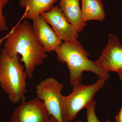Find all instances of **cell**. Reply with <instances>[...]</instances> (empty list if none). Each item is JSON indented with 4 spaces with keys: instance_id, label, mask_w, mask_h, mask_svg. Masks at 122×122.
<instances>
[{
    "instance_id": "cell-15",
    "label": "cell",
    "mask_w": 122,
    "mask_h": 122,
    "mask_svg": "<svg viewBox=\"0 0 122 122\" xmlns=\"http://www.w3.org/2000/svg\"><path fill=\"white\" fill-rule=\"evenodd\" d=\"M116 122H122V105L117 115L115 117Z\"/></svg>"
},
{
    "instance_id": "cell-19",
    "label": "cell",
    "mask_w": 122,
    "mask_h": 122,
    "mask_svg": "<svg viewBox=\"0 0 122 122\" xmlns=\"http://www.w3.org/2000/svg\"><path fill=\"white\" fill-rule=\"evenodd\" d=\"M76 122H81V121H80V120H78Z\"/></svg>"
},
{
    "instance_id": "cell-17",
    "label": "cell",
    "mask_w": 122,
    "mask_h": 122,
    "mask_svg": "<svg viewBox=\"0 0 122 122\" xmlns=\"http://www.w3.org/2000/svg\"><path fill=\"white\" fill-rule=\"evenodd\" d=\"M8 35V33L5 35V36H4V37H2V38L0 39V46L1 45L2 42L4 41L5 40H6Z\"/></svg>"
},
{
    "instance_id": "cell-8",
    "label": "cell",
    "mask_w": 122,
    "mask_h": 122,
    "mask_svg": "<svg viewBox=\"0 0 122 122\" xmlns=\"http://www.w3.org/2000/svg\"><path fill=\"white\" fill-rule=\"evenodd\" d=\"M49 24L59 38L64 42L77 40L78 32L75 26L68 22L58 6L41 15Z\"/></svg>"
},
{
    "instance_id": "cell-6",
    "label": "cell",
    "mask_w": 122,
    "mask_h": 122,
    "mask_svg": "<svg viewBox=\"0 0 122 122\" xmlns=\"http://www.w3.org/2000/svg\"><path fill=\"white\" fill-rule=\"evenodd\" d=\"M11 115V122H47L50 115L37 97L21 102Z\"/></svg>"
},
{
    "instance_id": "cell-14",
    "label": "cell",
    "mask_w": 122,
    "mask_h": 122,
    "mask_svg": "<svg viewBox=\"0 0 122 122\" xmlns=\"http://www.w3.org/2000/svg\"><path fill=\"white\" fill-rule=\"evenodd\" d=\"M9 1L10 0H0V32L5 31L7 29L6 19L3 13V9Z\"/></svg>"
},
{
    "instance_id": "cell-10",
    "label": "cell",
    "mask_w": 122,
    "mask_h": 122,
    "mask_svg": "<svg viewBox=\"0 0 122 122\" xmlns=\"http://www.w3.org/2000/svg\"><path fill=\"white\" fill-rule=\"evenodd\" d=\"M59 6L68 22L75 26L78 33L86 25L82 19L79 0H59Z\"/></svg>"
},
{
    "instance_id": "cell-16",
    "label": "cell",
    "mask_w": 122,
    "mask_h": 122,
    "mask_svg": "<svg viewBox=\"0 0 122 122\" xmlns=\"http://www.w3.org/2000/svg\"><path fill=\"white\" fill-rule=\"evenodd\" d=\"M47 122H61L52 116H51Z\"/></svg>"
},
{
    "instance_id": "cell-7",
    "label": "cell",
    "mask_w": 122,
    "mask_h": 122,
    "mask_svg": "<svg viewBox=\"0 0 122 122\" xmlns=\"http://www.w3.org/2000/svg\"><path fill=\"white\" fill-rule=\"evenodd\" d=\"M96 61L105 73H122V45L116 35L112 34L108 35L106 46Z\"/></svg>"
},
{
    "instance_id": "cell-11",
    "label": "cell",
    "mask_w": 122,
    "mask_h": 122,
    "mask_svg": "<svg viewBox=\"0 0 122 122\" xmlns=\"http://www.w3.org/2000/svg\"><path fill=\"white\" fill-rule=\"evenodd\" d=\"M59 0H20L19 5L25 9L24 16L25 20H32L42 14L51 10Z\"/></svg>"
},
{
    "instance_id": "cell-20",
    "label": "cell",
    "mask_w": 122,
    "mask_h": 122,
    "mask_svg": "<svg viewBox=\"0 0 122 122\" xmlns=\"http://www.w3.org/2000/svg\"><path fill=\"white\" fill-rule=\"evenodd\" d=\"M107 122H111L110 121V120H109V119H108V120H107Z\"/></svg>"
},
{
    "instance_id": "cell-1",
    "label": "cell",
    "mask_w": 122,
    "mask_h": 122,
    "mask_svg": "<svg viewBox=\"0 0 122 122\" xmlns=\"http://www.w3.org/2000/svg\"><path fill=\"white\" fill-rule=\"evenodd\" d=\"M10 56H21L20 62L24 63L27 77H33L35 68L44 63L47 55L39 45L34 33L32 25L27 20L13 27L6 39L3 48Z\"/></svg>"
},
{
    "instance_id": "cell-18",
    "label": "cell",
    "mask_w": 122,
    "mask_h": 122,
    "mask_svg": "<svg viewBox=\"0 0 122 122\" xmlns=\"http://www.w3.org/2000/svg\"><path fill=\"white\" fill-rule=\"evenodd\" d=\"M118 74L119 77L121 81H122V73H120Z\"/></svg>"
},
{
    "instance_id": "cell-2",
    "label": "cell",
    "mask_w": 122,
    "mask_h": 122,
    "mask_svg": "<svg viewBox=\"0 0 122 122\" xmlns=\"http://www.w3.org/2000/svg\"><path fill=\"white\" fill-rule=\"evenodd\" d=\"M55 52L57 61L67 65L71 86L81 83L85 71L94 73L105 81L110 78L109 74L102 71L96 61L89 59V54L77 40L64 42Z\"/></svg>"
},
{
    "instance_id": "cell-9",
    "label": "cell",
    "mask_w": 122,
    "mask_h": 122,
    "mask_svg": "<svg viewBox=\"0 0 122 122\" xmlns=\"http://www.w3.org/2000/svg\"><path fill=\"white\" fill-rule=\"evenodd\" d=\"M32 27L36 39L46 53L55 51L62 43L52 27L41 16L32 20Z\"/></svg>"
},
{
    "instance_id": "cell-13",
    "label": "cell",
    "mask_w": 122,
    "mask_h": 122,
    "mask_svg": "<svg viewBox=\"0 0 122 122\" xmlns=\"http://www.w3.org/2000/svg\"><path fill=\"white\" fill-rule=\"evenodd\" d=\"M96 102L94 99L86 107L87 122H102L98 120L95 113Z\"/></svg>"
},
{
    "instance_id": "cell-3",
    "label": "cell",
    "mask_w": 122,
    "mask_h": 122,
    "mask_svg": "<svg viewBox=\"0 0 122 122\" xmlns=\"http://www.w3.org/2000/svg\"><path fill=\"white\" fill-rule=\"evenodd\" d=\"M20 55L10 56L2 49L0 53V85L9 100L14 103L26 100L27 75Z\"/></svg>"
},
{
    "instance_id": "cell-5",
    "label": "cell",
    "mask_w": 122,
    "mask_h": 122,
    "mask_svg": "<svg viewBox=\"0 0 122 122\" xmlns=\"http://www.w3.org/2000/svg\"><path fill=\"white\" fill-rule=\"evenodd\" d=\"M36 88L37 97L44 103L50 115L62 122L60 104L63 85L55 79L49 77L41 81Z\"/></svg>"
},
{
    "instance_id": "cell-12",
    "label": "cell",
    "mask_w": 122,
    "mask_h": 122,
    "mask_svg": "<svg viewBox=\"0 0 122 122\" xmlns=\"http://www.w3.org/2000/svg\"><path fill=\"white\" fill-rule=\"evenodd\" d=\"M82 19L86 22L91 20L102 21L106 17L102 0H81Z\"/></svg>"
},
{
    "instance_id": "cell-4",
    "label": "cell",
    "mask_w": 122,
    "mask_h": 122,
    "mask_svg": "<svg viewBox=\"0 0 122 122\" xmlns=\"http://www.w3.org/2000/svg\"><path fill=\"white\" fill-rule=\"evenodd\" d=\"M105 82L99 79L91 85L77 83L73 86V91L70 94L67 96L62 95L60 105L62 122L74 120L79 112L86 108L93 100L96 93L103 87Z\"/></svg>"
}]
</instances>
